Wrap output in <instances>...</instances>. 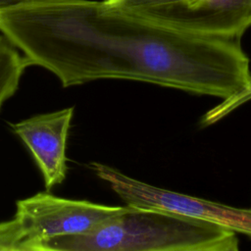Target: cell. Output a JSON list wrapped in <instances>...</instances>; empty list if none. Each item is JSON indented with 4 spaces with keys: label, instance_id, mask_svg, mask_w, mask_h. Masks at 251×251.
Returning a JSON list of instances; mask_svg holds the SVG:
<instances>
[{
    "label": "cell",
    "instance_id": "7a4b0ae2",
    "mask_svg": "<svg viewBox=\"0 0 251 251\" xmlns=\"http://www.w3.org/2000/svg\"><path fill=\"white\" fill-rule=\"evenodd\" d=\"M236 233L200 219L126 205L93 229L37 242L34 251H237Z\"/></svg>",
    "mask_w": 251,
    "mask_h": 251
},
{
    "label": "cell",
    "instance_id": "52a82bcc",
    "mask_svg": "<svg viewBox=\"0 0 251 251\" xmlns=\"http://www.w3.org/2000/svg\"><path fill=\"white\" fill-rule=\"evenodd\" d=\"M27 66V61L19 50L3 34L0 35V111L17 91Z\"/></svg>",
    "mask_w": 251,
    "mask_h": 251
},
{
    "label": "cell",
    "instance_id": "8992f818",
    "mask_svg": "<svg viewBox=\"0 0 251 251\" xmlns=\"http://www.w3.org/2000/svg\"><path fill=\"white\" fill-rule=\"evenodd\" d=\"M73 115L74 107H70L11 125L33 156L47 190L66 177V144Z\"/></svg>",
    "mask_w": 251,
    "mask_h": 251
},
{
    "label": "cell",
    "instance_id": "5b68a950",
    "mask_svg": "<svg viewBox=\"0 0 251 251\" xmlns=\"http://www.w3.org/2000/svg\"><path fill=\"white\" fill-rule=\"evenodd\" d=\"M16 206L15 219L26 251H34L35 244L46 238L89 231L125 208L60 198L47 192L19 200Z\"/></svg>",
    "mask_w": 251,
    "mask_h": 251
},
{
    "label": "cell",
    "instance_id": "9c48e42d",
    "mask_svg": "<svg viewBox=\"0 0 251 251\" xmlns=\"http://www.w3.org/2000/svg\"><path fill=\"white\" fill-rule=\"evenodd\" d=\"M0 251H26L21 227L15 218L0 223Z\"/></svg>",
    "mask_w": 251,
    "mask_h": 251
},
{
    "label": "cell",
    "instance_id": "30bf717a",
    "mask_svg": "<svg viewBox=\"0 0 251 251\" xmlns=\"http://www.w3.org/2000/svg\"><path fill=\"white\" fill-rule=\"evenodd\" d=\"M23 1H25V0H0V9L16 5V4L21 3Z\"/></svg>",
    "mask_w": 251,
    "mask_h": 251
},
{
    "label": "cell",
    "instance_id": "6da1fadb",
    "mask_svg": "<svg viewBox=\"0 0 251 251\" xmlns=\"http://www.w3.org/2000/svg\"><path fill=\"white\" fill-rule=\"evenodd\" d=\"M0 31L64 87L126 79L225 99L251 79L240 40L164 27L104 1L25 0L0 9Z\"/></svg>",
    "mask_w": 251,
    "mask_h": 251
},
{
    "label": "cell",
    "instance_id": "277c9868",
    "mask_svg": "<svg viewBox=\"0 0 251 251\" xmlns=\"http://www.w3.org/2000/svg\"><path fill=\"white\" fill-rule=\"evenodd\" d=\"M91 168L101 179L110 184L126 205L186 215L251 237V209L236 208L161 188L104 164L92 163Z\"/></svg>",
    "mask_w": 251,
    "mask_h": 251
},
{
    "label": "cell",
    "instance_id": "ba28073f",
    "mask_svg": "<svg viewBox=\"0 0 251 251\" xmlns=\"http://www.w3.org/2000/svg\"><path fill=\"white\" fill-rule=\"evenodd\" d=\"M250 100H251V79L244 88L223 99L221 103H219L215 107L208 110L202 117L201 126H207L221 121L226 116L230 114L232 111L242 106L243 104L249 102Z\"/></svg>",
    "mask_w": 251,
    "mask_h": 251
},
{
    "label": "cell",
    "instance_id": "3957f363",
    "mask_svg": "<svg viewBox=\"0 0 251 251\" xmlns=\"http://www.w3.org/2000/svg\"><path fill=\"white\" fill-rule=\"evenodd\" d=\"M111 8L171 29L240 40L251 27V0H104Z\"/></svg>",
    "mask_w": 251,
    "mask_h": 251
}]
</instances>
